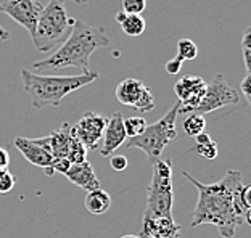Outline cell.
<instances>
[{
    "instance_id": "27",
    "label": "cell",
    "mask_w": 251,
    "mask_h": 238,
    "mask_svg": "<svg viewBox=\"0 0 251 238\" xmlns=\"http://www.w3.org/2000/svg\"><path fill=\"white\" fill-rule=\"evenodd\" d=\"M15 177L13 174L7 169H0V193H8L15 187Z\"/></svg>"
},
{
    "instance_id": "23",
    "label": "cell",
    "mask_w": 251,
    "mask_h": 238,
    "mask_svg": "<svg viewBox=\"0 0 251 238\" xmlns=\"http://www.w3.org/2000/svg\"><path fill=\"white\" fill-rule=\"evenodd\" d=\"M147 126H148L147 121H145L144 118H140V116H132V118L124 119L126 135H127L129 139H130V137H137V135H140V134L145 130Z\"/></svg>"
},
{
    "instance_id": "29",
    "label": "cell",
    "mask_w": 251,
    "mask_h": 238,
    "mask_svg": "<svg viewBox=\"0 0 251 238\" xmlns=\"http://www.w3.org/2000/svg\"><path fill=\"white\" fill-rule=\"evenodd\" d=\"M182 61L180 58H177V56H174L173 60H169L168 63H166V71L169 72V74H177V72L180 71V68H182Z\"/></svg>"
},
{
    "instance_id": "24",
    "label": "cell",
    "mask_w": 251,
    "mask_h": 238,
    "mask_svg": "<svg viewBox=\"0 0 251 238\" xmlns=\"http://www.w3.org/2000/svg\"><path fill=\"white\" fill-rule=\"evenodd\" d=\"M242 52H243V63L247 72L251 71V27L248 26L242 36Z\"/></svg>"
},
{
    "instance_id": "13",
    "label": "cell",
    "mask_w": 251,
    "mask_h": 238,
    "mask_svg": "<svg viewBox=\"0 0 251 238\" xmlns=\"http://www.w3.org/2000/svg\"><path fill=\"white\" fill-rule=\"evenodd\" d=\"M13 145H15V148L25 156V160L27 163H31L32 166L42 167L44 171L45 169H49L50 164H52L55 160V158L50 155L42 145H39L37 142H34V139L18 137V139H15Z\"/></svg>"
},
{
    "instance_id": "20",
    "label": "cell",
    "mask_w": 251,
    "mask_h": 238,
    "mask_svg": "<svg viewBox=\"0 0 251 238\" xmlns=\"http://www.w3.org/2000/svg\"><path fill=\"white\" fill-rule=\"evenodd\" d=\"M182 127H184L185 134L188 135V137H197L198 134L204 132L206 121H204V116L190 113V115H187V118L182 121Z\"/></svg>"
},
{
    "instance_id": "15",
    "label": "cell",
    "mask_w": 251,
    "mask_h": 238,
    "mask_svg": "<svg viewBox=\"0 0 251 238\" xmlns=\"http://www.w3.org/2000/svg\"><path fill=\"white\" fill-rule=\"evenodd\" d=\"M34 142L42 145L53 158H66L71 142V126L65 122L58 130H53L47 137L34 139Z\"/></svg>"
},
{
    "instance_id": "19",
    "label": "cell",
    "mask_w": 251,
    "mask_h": 238,
    "mask_svg": "<svg viewBox=\"0 0 251 238\" xmlns=\"http://www.w3.org/2000/svg\"><path fill=\"white\" fill-rule=\"evenodd\" d=\"M193 139H195L197 145L193 146L192 151L198 153V155L201 158H204V160H216V156H218V153H219V148H218L216 140H213V137H211L208 132L198 134L197 137H193Z\"/></svg>"
},
{
    "instance_id": "8",
    "label": "cell",
    "mask_w": 251,
    "mask_h": 238,
    "mask_svg": "<svg viewBox=\"0 0 251 238\" xmlns=\"http://www.w3.org/2000/svg\"><path fill=\"white\" fill-rule=\"evenodd\" d=\"M116 98L121 105L137 110L140 113H148L155 110V98L151 90L140 79H124L116 86Z\"/></svg>"
},
{
    "instance_id": "26",
    "label": "cell",
    "mask_w": 251,
    "mask_h": 238,
    "mask_svg": "<svg viewBox=\"0 0 251 238\" xmlns=\"http://www.w3.org/2000/svg\"><path fill=\"white\" fill-rule=\"evenodd\" d=\"M70 167H71V163H70V160H68V158H55L53 163L50 164V167L45 169V174H47L49 177H52L55 172L65 175V172Z\"/></svg>"
},
{
    "instance_id": "11",
    "label": "cell",
    "mask_w": 251,
    "mask_h": 238,
    "mask_svg": "<svg viewBox=\"0 0 251 238\" xmlns=\"http://www.w3.org/2000/svg\"><path fill=\"white\" fill-rule=\"evenodd\" d=\"M174 92L177 95L180 101L179 113H184L188 108H193L200 100L203 98L204 92H206V82L203 81V77L195 76V74H187L182 76L174 86Z\"/></svg>"
},
{
    "instance_id": "10",
    "label": "cell",
    "mask_w": 251,
    "mask_h": 238,
    "mask_svg": "<svg viewBox=\"0 0 251 238\" xmlns=\"http://www.w3.org/2000/svg\"><path fill=\"white\" fill-rule=\"evenodd\" d=\"M106 122V116L95 111H87L79 119V122L71 127V132L87 150H97L99 148V142L103 137Z\"/></svg>"
},
{
    "instance_id": "33",
    "label": "cell",
    "mask_w": 251,
    "mask_h": 238,
    "mask_svg": "<svg viewBox=\"0 0 251 238\" xmlns=\"http://www.w3.org/2000/svg\"><path fill=\"white\" fill-rule=\"evenodd\" d=\"M74 3H77V5H84V3H87L89 0H73Z\"/></svg>"
},
{
    "instance_id": "34",
    "label": "cell",
    "mask_w": 251,
    "mask_h": 238,
    "mask_svg": "<svg viewBox=\"0 0 251 238\" xmlns=\"http://www.w3.org/2000/svg\"><path fill=\"white\" fill-rule=\"evenodd\" d=\"M121 238H140V237H132V235H126V237H121Z\"/></svg>"
},
{
    "instance_id": "14",
    "label": "cell",
    "mask_w": 251,
    "mask_h": 238,
    "mask_svg": "<svg viewBox=\"0 0 251 238\" xmlns=\"http://www.w3.org/2000/svg\"><path fill=\"white\" fill-rule=\"evenodd\" d=\"M140 238H179L180 227L174 222V217H158L142 220Z\"/></svg>"
},
{
    "instance_id": "4",
    "label": "cell",
    "mask_w": 251,
    "mask_h": 238,
    "mask_svg": "<svg viewBox=\"0 0 251 238\" xmlns=\"http://www.w3.org/2000/svg\"><path fill=\"white\" fill-rule=\"evenodd\" d=\"M74 18L66 11L65 0H50L42 8L31 41L41 53H49L66 41L73 31Z\"/></svg>"
},
{
    "instance_id": "30",
    "label": "cell",
    "mask_w": 251,
    "mask_h": 238,
    "mask_svg": "<svg viewBox=\"0 0 251 238\" xmlns=\"http://www.w3.org/2000/svg\"><path fill=\"white\" fill-rule=\"evenodd\" d=\"M250 84H251V76H250V72H248V74L243 77V81H242V84H240V90H242V94L245 95V98H247L248 103L251 101V90H250Z\"/></svg>"
},
{
    "instance_id": "12",
    "label": "cell",
    "mask_w": 251,
    "mask_h": 238,
    "mask_svg": "<svg viewBox=\"0 0 251 238\" xmlns=\"http://www.w3.org/2000/svg\"><path fill=\"white\" fill-rule=\"evenodd\" d=\"M127 140L124 129V118L121 113H115L111 118H108L103 137H101V145L99 146V151L101 156H111L119 146H123Z\"/></svg>"
},
{
    "instance_id": "25",
    "label": "cell",
    "mask_w": 251,
    "mask_h": 238,
    "mask_svg": "<svg viewBox=\"0 0 251 238\" xmlns=\"http://www.w3.org/2000/svg\"><path fill=\"white\" fill-rule=\"evenodd\" d=\"M123 11L130 15H142L147 8V0H121Z\"/></svg>"
},
{
    "instance_id": "31",
    "label": "cell",
    "mask_w": 251,
    "mask_h": 238,
    "mask_svg": "<svg viewBox=\"0 0 251 238\" xmlns=\"http://www.w3.org/2000/svg\"><path fill=\"white\" fill-rule=\"evenodd\" d=\"M10 164V155L8 150H5L0 146V169H7Z\"/></svg>"
},
{
    "instance_id": "9",
    "label": "cell",
    "mask_w": 251,
    "mask_h": 238,
    "mask_svg": "<svg viewBox=\"0 0 251 238\" xmlns=\"http://www.w3.org/2000/svg\"><path fill=\"white\" fill-rule=\"evenodd\" d=\"M42 8L44 5L39 0H0V13H5L21 24L29 36L34 34Z\"/></svg>"
},
{
    "instance_id": "6",
    "label": "cell",
    "mask_w": 251,
    "mask_h": 238,
    "mask_svg": "<svg viewBox=\"0 0 251 238\" xmlns=\"http://www.w3.org/2000/svg\"><path fill=\"white\" fill-rule=\"evenodd\" d=\"M151 166V182L147 191V208L144 219L173 217V161L159 158Z\"/></svg>"
},
{
    "instance_id": "3",
    "label": "cell",
    "mask_w": 251,
    "mask_h": 238,
    "mask_svg": "<svg viewBox=\"0 0 251 238\" xmlns=\"http://www.w3.org/2000/svg\"><path fill=\"white\" fill-rule=\"evenodd\" d=\"M23 87L31 98V106L41 110L44 106H60L61 100L100 77L99 72L89 71L77 76H39L29 70L21 71Z\"/></svg>"
},
{
    "instance_id": "21",
    "label": "cell",
    "mask_w": 251,
    "mask_h": 238,
    "mask_svg": "<svg viewBox=\"0 0 251 238\" xmlns=\"http://www.w3.org/2000/svg\"><path fill=\"white\" fill-rule=\"evenodd\" d=\"M85 156H87V148H85V146L74 137V134L71 132V142H70V148H68L66 158L70 160L71 164H77V163H84Z\"/></svg>"
},
{
    "instance_id": "28",
    "label": "cell",
    "mask_w": 251,
    "mask_h": 238,
    "mask_svg": "<svg viewBox=\"0 0 251 238\" xmlns=\"http://www.w3.org/2000/svg\"><path fill=\"white\" fill-rule=\"evenodd\" d=\"M111 160V167H113V171H116V172H121V171H126L127 169V158L123 156V155H111L110 156Z\"/></svg>"
},
{
    "instance_id": "16",
    "label": "cell",
    "mask_w": 251,
    "mask_h": 238,
    "mask_svg": "<svg viewBox=\"0 0 251 238\" xmlns=\"http://www.w3.org/2000/svg\"><path fill=\"white\" fill-rule=\"evenodd\" d=\"M65 177L70 180L71 184H74L76 187H79V189H82L85 191L100 189V180L97 177L92 164L89 161L71 164V167L65 172Z\"/></svg>"
},
{
    "instance_id": "18",
    "label": "cell",
    "mask_w": 251,
    "mask_h": 238,
    "mask_svg": "<svg viewBox=\"0 0 251 238\" xmlns=\"http://www.w3.org/2000/svg\"><path fill=\"white\" fill-rule=\"evenodd\" d=\"M116 21H118V24L121 26L123 32L127 34V36H130V37H139L147 29V23H145L142 15L124 13V11L121 10V11H118Z\"/></svg>"
},
{
    "instance_id": "22",
    "label": "cell",
    "mask_w": 251,
    "mask_h": 238,
    "mask_svg": "<svg viewBox=\"0 0 251 238\" xmlns=\"http://www.w3.org/2000/svg\"><path fill=\"white\" fill-rule=\"evenodd\" d=\"M177 58L182 61L185 60H195L198 56V47L192 39H180L177 42Z\"/></svg>"
},
{
    "instance_id": "2",
    "label": "cell",
    "mask_w": 251,
    "mask_h": 238,
    "mask_svg": "<svg viewBox=\"0 0 251 238\" xmlns=\"http://www.w3.org/2000/svg\"><path fill=\"white\" fill-rule=\"evenodd\" d=\"M111 44L103 26H90L81 20H74L73 31L60 45L53 55L32 65L36 71H58L65 68H79L82 72H89V60L97 48L108 47Z\"/></svg>"
},
{
    "instance_id": "5",
    "label": "cell",
    "mask_w": 251,
    "mask_h": 238,
    "mask_svg": "<svg viewBox=\"0 0 251 238\" xmlns=\"http://www.w3.org/2000/svg\"><path fill=\"white\" fill-rule=\"evenodd\" d=\"M179 106H180V101L177 100L161 119H158L155 124L147 126L140 135L126 140V145H124L126 148L127 150H134V148L142 150L151 164L156 160H159L164 148L177 137L176 118H177Z\"/></svg>"
},
{
    "instance_id": "32",
    "label": "cell",
    "mask_w": 251,
    "mask_h": 238,
    "mask_svg": "<svg viewBox=\"0 0 251 238\" xmlns=\"http://www.w3.org/2000/svg\"><path fill=\"white\" fill-rule=\"evenodd\" d=\"M10 39V32L7 31V29H3L2 26H0V41L2 42H7Z\"/></svg>"
},
{
    "instance_id": "1",
    "label": "cell",
    "mask_w": 251,
    "mask_h": 238,
    "mask_svg": "<svg viewBox=\"0 0 251 238\" xmlns=\"http://www.w3.org/2000/svg\"><path fill=\"white\" fill-rule=\"evenodd\" d=\"M182 175L190 180L198 190V200L190 227H198L203 224L216 225L222 238H233L237 227L243 224H251V187L243 184L240 171L229 169L226 175L216 184H201L187 171Z\"/></svg>"
},
{
    "instance_id": "17",
    "label": "cell",
    "mask_w": 251,
    "mask_h": 238,
    "mask_svg": "<svg viewBox=\"0 0 251 238\" xmlns=\"http://www.w3.org/2000/svg\"><path fill=\"white\" fill-rule=\"evenodd\" d=\"M84 206L90 214H94V216H100V214H105L108 209H110L111 196L103 189L90 190V191H87V196H85Z\"/></svg>"
},
{
    "instance_id": "7",
    "label": "cell",
    "mask_w": 251,
    "mask_h": 238,
    "mask_svg": "<svg viewBox=\"0 0 251 238\" xmlns=\"http://www.w3.org/2000/svg\"><path fill=\"white\" fill-rule=\"evenodd\" d=\"M238 103H240V94H238V90L230 87L222 74H216L213 77V81L206 84V92H204L203 98L200 100V103H197L193 108L185 110L180 115L185 116L190 115V113H195V115L204 116L208 113L224 108V106L238 105Z\"/></svg>"
}]
</instances>
